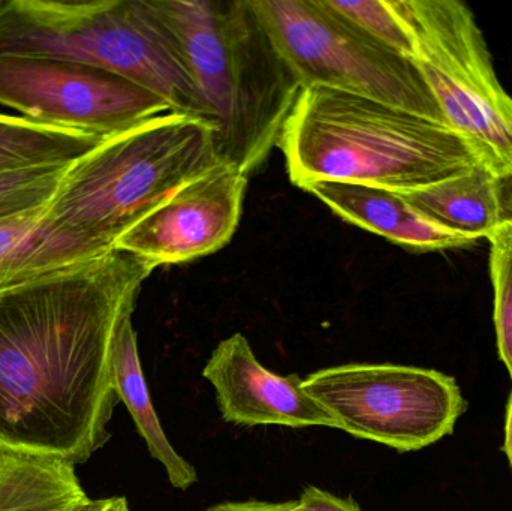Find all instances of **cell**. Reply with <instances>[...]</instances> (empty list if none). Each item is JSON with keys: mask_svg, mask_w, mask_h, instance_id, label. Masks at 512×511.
<instances>
[{"mask_svg": "<svg viewBox=\"0 0 512 511\" xmlns=\"http://www.w3.org/2000/svg\"><path fill=\"white\" fill-rule=\"evenodd\" d=\"M156 269L113 249L0 290V446L78 465L110 441L114 338Z\"/></svg>", "mask_w": 512, "mask_h": 511, "instance_id": "cell-1", "label": "cell"}, {"mask_svg": "<svg viewBox=\"0 0 512 511\" xmlns=\"http://www.w3.org/2000/svg\"><path fill=\"white\" fill-rule=\"evenodd\" d=\"M277 147L301 189L348 182L403 194L483 165L447 125L325 87L301 89Z\"/></svg>", "mask_w": 512, "mask_h": 511, "instance_id": "cell-2", "label": "cell"}, {"mask_svg": "<svg viewBox=\"0 0 512 511\" xmlns=\"http://www.w3.org/2000/svg\"><path fill=\"white\" fill-rule=\"evenodd\" d=\"M176 36L224 164L251 174L300 95L251 0H155Z\"/></svg>", "mask_w": 512, "mask_h": 511, "instance_id": "cell-3", "label": "cell"}, {"mask_svg": "<svg viewBox=\"0 0 512 511\" xmlns=\"http://www.w3.org/2000/svg\"><path fill=\"white\" fill-rule=\"evenodd\" d=\"M219 164L212 125L171 111L72 162L45 219L107 254L177 189Z\"/></svg>", "mask_w": 512, "mask_h": 511, "instance_id": "cell-4", "label": "cell"}, {"mask_svg": "<svg viewBox=\"0 0 512 511\" xmlns=\"http://www.w3.org/2000/svg\"><path fill=\"white\" fill-rule=\"evenodd\" d=\"M0 57L105 69L155 93L176 113L207 122L182 48L155 0H0Z\"/></svg>", "mask_w": 512, "mask_h": 511, "instance_id": "cell-5", "label": "cell"}, {"mask_svg": "<svg viewBox=\"0 0 512 511\" xmlns=\"http://www.w3.org/2000/svg\"><path fill=\"white\" fill-rule=\"evenodd\" d=\"M394 2L414 36V63L445 125L495 176H511L512 96L496 75L472 9L460 0Z\"/></svg>", "mask_w": 512, "mask_h": 511, "instance_id": "cell-6", "label": "cell"}, {"mask_svg": "<svg viewBox=\"0 0 512 511\" xmlns=\"http://www.w3.org/2000/svg\"><path fill=\"white\" fill-rule=\"evenodd\" d=\"M251 2L301 89L340 90L445 125L414 60L361 35L318 0Z\"/></svg>", "mask_w": 512, "mask_h": 511, "instance_id": "cell-7", "label": "cell"}, {"mask_svg": "<svg viewBox=\"0 0 512 511\" xmlns=\"http://www.w3.org/2000/svg\"><path fill=\"white\" fill-rule=\"evenodd\" d=\"M301 386L339 429L397 452H417L453 434L468 408L453 377L415 366H333L307 375Z\"/></svg>", "mask_w": 512, "mask_h": 511, "instance_id": "cell-8", "label": "cell"}, {"mask_svg": "<svg viewBox=\"0 0 512 511\" xmlns=\"http://www.w3.org/2000/svg\"><path fill=\"white\" fill-rule=\"evenodd\" d=\"M0 105L38 125L101 138L173 111L122 75L42 57H0Z\"/></svg>", "mask_w": 512, "mask_h": 511, "instance_id": "cell-9", "label": "cell"}, {"mask_svg": "<svg viewBox=\"0 0 512 511\" xmlns=\"http://www.w3.org/2000/svg\"><path fill=\"white\" fill-rule=\"evenodd\" d=\"M249 176L219 164L177 189L128 231L114 249L156 266L189 263L227 246L242 219Z\"/></svg>", "mask_w": 512, "mask_h": 511, "instance_id": "cell-10", "label": "cell"}, {"mask_svg": "<svg viewBox=\"0 0 512 511\" xmlns=\"http://www.w3.org/2000/svg\"><path fill=\"white\" fill-rule=\"evenodd\" d=\"M203 375L215 387L216 402L225 422L339 429L337 420L303 389V378L268 371L258 362L242 333H234L213 350Z\"/></svg>", "mask_w": 512, "mask_h": 511, "instance_id": "cell-11", "label": "cell"}, {"mask_svg": "<svg viewBox=\"0 0 512 511\" xmlns=\"http://www.w3.org/2000/svg\"><path fill=\"white\" fill-rule=\"evenodd\" d=\"M304 191L349 224L378 234L402 248L414 252L448 251L471 248L481 242L439 224L426 213L412 206L400 192L378 186L348 182H316Z\"/></svg>", "mask_w": 512, "mask_h": 511, "instance_id": "cell-12", "label": "cell"}, {"mask_svg": "<svg viewBox=\"0 0 512 511\" xmlns=\"http://www.w3.org/2000/svg\"><path fill=\"white\" fill-rule=\"evenodd\" d=\"M101 255L90 243L48 224L45 207L0 221V290Z\"/></svg>", "mask_w": 512, "mask_h": 511, "instance_id": "cell-13", "label": "cell"}, {"mask_svg": "<svg viewBox=\"0 0 512 511\" xmlns=\"http://www.w3.org/2000/svg\"><path fill=\"white\" fill-rule=\"evenodd\" d=\"M132 315L128 314L117 327L114 338L113 386L117 398L125 404L134 420L138 434L146 443L150 456L167 471L168 482L179 491H188L198 482L197 470L176 452L159 422L153 408L149 386L141 368L138 354L137 333L132 324Z\"/></svg>", "mask_w": 512, "mask_h": 511, "instance_id": "cell-14", "label": "cell"}, {"mask_svg": "<svg viewBox=\"0 0 512 511\" xmlns=\"http://www.w3.org/2000/svg\"><path fill=\"white\" fill-rule=\"evenodd\" d=\"M89 500L68 459L0 446V511H74Z\"/></svg>", "mask_w": 512, "mask_h": 511, "instance_id": "cell-15", "label": "cell"}, {"mask_svg": "<svg viewBox=\"0 0 512 511\" xmlns=\"http://www.w3.org/2000/svg\"><path fill=\"white\" fill-rule=\"evenodd\" d=\"M402 195L439 224L481 240L502 224L499 177L484 165Z\"/></svg>", "mask_w": 512, "mask_h": 511, "instance_id": "cell-16", "label": "cell"}, {"mask_svg": "<svg viewBox=\"0 0 512 511\" xmlns=\"http://www.w3.org/2000/svg\"><path fill=\"white\" fill-rule=\"evenodd\" d=\"M104 140L0 114V171L71 164Z\"/></svg>", "mask_w": 512, "mask_h": 511, "instance_id": "cell-17", "label": "cell"}, {"mask_svg": "<svg viewBox=\"0 0 512 511\" xmlns=\"http://www.w3.org/2000/svg\"><path fill=\"white\" fill-rule=\"evenodd\" d=\"M319 5L382 47L414 60L415 41L394 0H318Z\"/></svg>", "mask_w": 512, "mask_h": 511, "instance_id": "cell-18", "label": "cell"}, {"mask_svg": "<svg viewBox=\"0 0 512 511\" xmlns=\"http://www.w3.org/2000/svg\"><path fill=\"white\" fill-rule=\"evenodd\" d=\"M71 164L0 171V221L47 207Z\"/></svg>", "mask_w": 512, "mask_h": 511, "instance_id": "cell-19", "label": "cell"}, {"mask_svg": "<svg viewBox=\"0 0 512 511\" xmlns=\"http://www.w3.org/2000/svg\"><path fill=\"white\" fill-rule=\"evenodd\" d=\"M490 242V278L495 293V327L499 357L512 380V224L502 222Z\"/></svg>", "mask_w": 512, "mask_h": 511, "instance_id": "cell-20", "label": "cell"}, {"mask_svg": "<svg viewBox=\"0 0 512 511\" xmlns=\"http://www.w3.org/2000/svg\"><path fill=\"white\" fill-rule=\"evenodd\" d=\"M279 511H363L354 498H340L316 486H307L300 500L280 503Z\"/></svg>", "mask_w": 512, "mask_h": 511, "instance_id": "cell-21", "label": "cell"}, {"mask_svg": "<svg viewBox=\"0 0 512 511\" xmlns=\"http://www.w3.org/2000/svg\"><path fill=\"white\" fill-rule=\"evenodd\" d=\"M280 503H267V501H228L216 504L206 511H279Z\"/></svg>", "mask_w": 512, "mask_h": 511, "instance_id": "cell-22", "label": "cell"}, {"mask_svg": "<svg viewBox=\"0 0 512 511\" xmlns=\"http://www.w3.org/2000/svg\"><path fill=\"white\" fill-rule=\"evenodd\" d=\"M74 511H132L125 497L102 498L89 500Z\"/></svg>", "mask_w": 512, "mask_h": 511, "instance_id": "cell-23", "label": "cell"}, {"mask_svg": "<svg viewBox=\"0 0 512 511\" xmlns=\"http://www.w3.org/2000/svg\"><path fill=\"white\" fill-rule=\"evenodd\" d=\"M499 200H501L502 222L512 224V174L499 179Z\"/></svg>", "mask_w": 512, "mask_h": 511, "instance_id": "cell-24", "label": "cell"}, {"mask_svg": "<svg viewBox=\"0 0 512 511\" xmlns=\"http://www.w3.org/2000/svg\"><path fill=\"white\" fill-rule=\"evenodd\" d=\"M505 453H507L508 461H510L511 470H512V392L510 396V401H508L507 408V426H505V444H504Z\"/></svg>", "mask_w": 512, "mask_h": 511, "instance_id": "cell-25", "label": "cell"}]
</instances>
